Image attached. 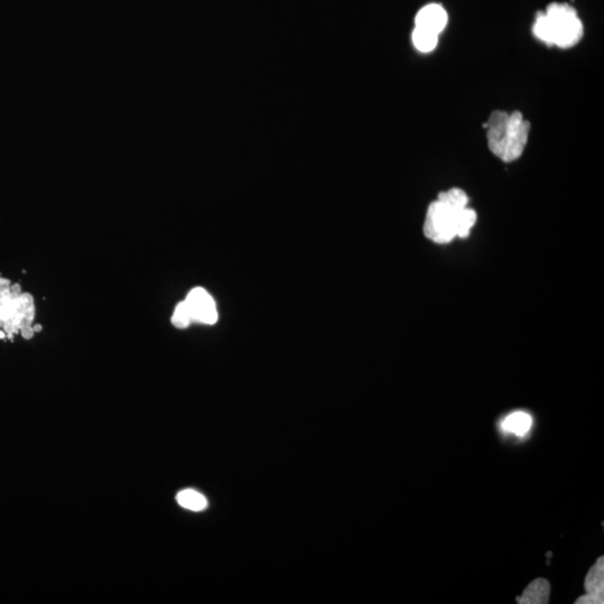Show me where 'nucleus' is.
<instances>
[{
  "mask_svg": "<svg viewBox=\"0 0 604 604\" xmlns=\"http://www.w3.org/2000/svg\"><path fill=\"white\" fill-rule=\"evenodd\" d=\"M604 564L603 558H598L585 578L587 596L578 598L576 603H603Z\"/></svg>",
  "mask_w": 604,
  "mask_h": 604,
  "instance_id": "obj_6",
  "label": "nucleus"
},
{
  "mask_svg": "<svg viewBox=\"0 0 604 604\" xmlns=\"http://www.w3.org/2000/svg\"><path fill=\"white\" fill-rule=\"evenodd\" d=\"M439 34L431 30L415 26L412 33V41L420 52L429 53L438 45Z\"/></svg>",
  "mask_w": 604,
  "mask_h": 604,
  "instance_id": "obj_11",
  "label": "nucleus"
},
{
  "mask_svg": "<svg viewBox=\"0 0 604 604\" xmlns=\"http://www.w3.org/2000/svg\"><path fill=\"white\" fill-rule=\"evenodd\" d=\"M438 199L459 208H468V203H469L467 194L460 188H451L447 192H442L439 194Z\"/></svg>",
  "mask_w": 604,
  "mask_h": 604,
  "instance_id": "obj_12",
  "label": "nucleus"
},
{
  "mask_svg": "<svg viewBox=\"0 0 604 604\" xmlns=\"http://www.w3.org/2000/svg\"><path fill=\"white\" fill-rule=\"evenodd\" d=\"M184 301L193 322L217 324L219 319L217 304L213 297L204 288L199 286L192 290Z\"/></svg>",
  "mask_w": 604,
  "mask_h": 604,
  "instance_id": "obj_5",
  "label": "nucleus"
},
{
  "mask_svg": "<svg viewBox=\"0 0 604 604\" xmlns=\"http://www.w3.org/2000/svg\"><path fill=\"white\" fill-rule=\"evenodd\" d=\"M551 587L544 578H537L526 587L522 596L517 598V602L522 604L547 603Z\"/></svg>",
  "mask_w": 604,
  "mask_h": 604,
  "instance_id": "obj_9",
  "label": "nucleus"
},
{
  "mask_svg": "<svg viewBox=\"0 0 604 604\" xmlns=\"http://www.w3.org/2000/svg\"><path fill=\"white\" fill-rule=\"evenodd\" d=\"M533 425V419L527 412L517 411L508 414L500 423L502 432L524 438L529 434Z\"/></svg>",
  "mask_w": 604,
  "mask_h": 604,
  "instance_id": "obj_8",
  "label": "nucleus"
},
{
  "mask_svg": "<svg viewBox=\"0 0 604 604\" xmlns=\"http://www.w3.org/2000/svg\"><path fill=\"white\" fill-rule=\"evenodd\" d=\"M477 214L469 208H459L446 201H437L430 204L424 222V234L438 244H447L455 237H469Z\"/></svg>",
  "mask_w": 604,
  "mask_h": 604,
  "instance_id": "obj_4",
  "label": "nucleus"
},
{
  "mask_svg": "<svg viewBox=\"0 0 604 604\" xmlns=\"http://www.w3.org/2000/svg\"><path fill=\"white\" fill-rule=\"evenodd\" d=\"M488 147L493 155L505 163L516 161L525 150L531 123L520 111L508 113L493 111L485 125Z\"/></svg>",
  "mask_w": 604,
  "mask_h": 604,
  "instance_id": "obj_2",
  "label": "nucleus"
},
{
  "mask_svg": "<svg viewBox=\"0 0 604 604\" xmlns=\"http://www.w3.org/2000/svg\"><path fill=\"white\" fill-rule=\"evenodd\" d=\"M533 32L545 44L569 48L581 39L583 25L574 8L567 3H552L546 12L537 15Z\"/></svg>",
  "mask_w": 604,
  "mask_h": 604,
  "instance_id": "obj_3",
  "label": "nucleus"
},
{
  "mask_svg": "<svg viewBox=\"0 0 604 604\" xmlns=\"http://www.w3.org/2000/svg\"><path fill=\"white\" fill-rule=\"evenodd\" d=\"M176 500L181 507L186 508L188 511H204L208 505V500L205 498L204 495L194 489L181 491L176 497Z\"/></svg>",
  "mask_w": 604,
  "mask_h": 604,
  "instance_id": "obj_10",
  "label": "nucleus"
},
{
  "mask_svg": "<svg viewBox=\"0 0 604 604\" xmlns=\"http://www.w3.org/2000/svg\"><path fill=\"white\" fill-rule=\"evenodd\" d=\"M448 14L438 3H430L421 9L415 17V26L440 34L446 28Z\"/></svg>",
  "mask_w": 604,
  "mask_h": 604,
  "instance_id": "obj_7",
  "label": "nucleus"
},
{
  "mask_svg": "<svg viewBox=\"0 0 604 604\" xmlns=\"http://www.w3.org/2000/svg\"><path fill=\"white\" fill-rule=\"evenodd\" d=\"M36 306L30 292L6 277H0V339H10L17 335L30 339L42 330L35 324Z\"/></svg>",
  "mask_w": 604,
  "mask_h": 604,
  "instance_id": "obj_1",
  "label": "nucleus"
},
{
  "mask_svg": "<svg viewBox=\"0 0 604 604\" xmlns=\"http://www.w3.org/2000/svg\"><path fill=\"white\" fill-rule=\"evenodd\" d=\"M192 322L193 321L190 318L186 304H185V301H181L174 310V313L172 315V324L179 329H185V328L190 327Z\"/></svg>",
  "mask_w": 604,
  "mask_h": 604,
  "instance_id": "obj_13",
  "label": "nucleus"
}]
</instances>
